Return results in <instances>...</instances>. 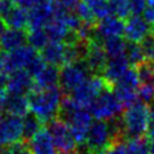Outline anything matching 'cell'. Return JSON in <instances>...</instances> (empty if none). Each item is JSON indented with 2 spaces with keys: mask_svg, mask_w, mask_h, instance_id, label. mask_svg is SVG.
Returning a JSON list of instances; mask_svg holds the SVG:
<instances>
[{
  "mask_svg": "<svg viewBox=\"0 0 154 154\" xmlns=\"http://www.w3.org/2000/svg\"><path fill=\"white\" fill-rule=\"evenodd\" d=\"M1 154H31L28 147L26 141H17L14 143L7 144Z\"/></svg>",
  "mask_w": 154,
  "mask_h": 154,
  "instance_id": "cell-32",
  "label": "cell"
},
{
  "mask_svg": "<svg viewBox=\"0 0 154 154\" xmlns=\"http://www.w3.org/2000/svg\"><path fill=\"white\" fill-rule=\"evenodd\" d=\"M143 14H144L143 18H144L148 23L152 24V23L154 22V1L147 0V7H146Z\"/></svg>",
  "mask_w": 154,
  "mask_h": 154,
  "instance_id": "cell-37",
  "label": "cell"
},
{
  "mask_svg": "<svg viewBox=\"0 0 154 154\" xmlns=\"http://www.w3.org/2000/svg\"><path fill=\"white\" fill-rule=\"evenodd\" d=\"M34 83L37 88H52L59 83V69L55 65L46 64L35 76Z\"/></svg>",
  "mask_w": 154,
  "mask_h": 154,
  "instance_id": "cell-19",
  "label": "cell"
},
{
  "mask_svg": "<svg viewBox=\"0 0 154 154\" xmlns=\"http://www.w3.org/2000/svg\"><path fill=\"white\" fill-rule=\"evenodd\" d=\"M46 65V63H45V60L41 58V55H37L29 65H28V67H26V70L30 72V75L34 77L43 66Z\"/></svg>",
  "mask_w": 154,
  "mask_h": 154,
  "instance_id": "cell-36",
  "label": "cell"
},
{
  "mask_svg": "<svg viewBox=\"0 0 154 154\" xmlns=\"http://www.w3.org/2000/svg\"><path fill=\"white\" fill-rule=\"evenodd\" d=\"M152 32V25L143 17L132 14L128 17L124 25V36L125 40L134 43H140L144 37Z\"/></svg>",
  "mask_w": 154,
  "mask_h": 154,
  "instance_id": "cell-12",
  "label": "cell"
},
{
  "mask_svg": "<svg viewBox=\"0 0 154 154\" xmlns=\"http://www.w3.org/2000/svg\"><path fill=\"white\" fill-rule=\"evenodd\" d=\"M103 154H128L125 140H117L111 143V146L105 150Z\"/></svg>",
  "mask_w": 154,
  "mask_h": 154,
  "instance_id": "cell-33",
  "label": "cell"
},
{
  "mask_svg": "<svg viewBox=\"0 0 154 154\" xmlns=\"http://www.w3.org/2000/svg\"><path fill=\"white\" fill-rule=\"evenodd\" d=\"M31 154H57V148L47 128H41L31 138L26 141Z\"/></svg>",
  "mask_w": 154,
  "mask_h": 154,
  "instance_id": "cell-15",
  "label": "cell"
},
{
  "mask_svg": "<svg viewBox=\"0 0 154 154\" xmlns=\"http://www.w3.org/2000/svg\"><path fill=\"white\" fill-rule=\"evenodd\" d=\"M1 119H2V114H1V111H0V122H1Z\"/></svg>",
  "mask_w": 154,
  "mask_h": 154,
  "instance_id": "cell-47",
  "label": "cell"
},
{
  "mask_svg": "<svg viewBox=\"0 0 154 154\" xmlns=\"http://www.w3.org/2000/svg\"><path fill=\"white\" fill-rule=\"evenodd\" d=\"M148 143H149V152L150 154H154V131L149 132V138H148Z\"/></svg>",
  "mask_w": 154,
  "mask_h": 154,
  "instance_id": "cell-43",
  "label": "cell"
},
{
  "mask_svg": "<svg viewBox=\"0 0 154 154\" xmlns=\"http://www.w3.org/2000/svg\"><path fill=\"white\" fill-rule=\"evenodd\" d=\"M152 1H154V0H152Z\"/></svg>",
  "mask_w": 154,
  "mask_h": 154,
  "instance_id": "cell-49",
  "label": "cell"
},
{
  "mask_svg": "<svg viewBox=\"0 0 154 154\" xmlns=\"http://www.w3.org/2000/svg\"><path fill=\"white\" fill-rule=\"evenodd\" d=\"M26 36L28 34L24 31V29L7 28L0 37V49L10 52L18 48L26 42Z\"/></svg>",
  "mask_w": 154,
  "mask_h": 154,
  "instance_id": "cell-17",
  "label": "cell"
},
{
  "mask_svg": "<svg viewBox=\"0 0 154 154\" xmlns=\"http://www.w3.org/2000/svg\"><path fill=\"white\" fill-rule=\"evenodd\" d=\"M64 49L65 42L59 41H48L43 48H41V58L46 64L51 65H64Z\"/></svg>",
  "mask_w": 154,
  "mask_h": 154,
  "instance_id": "cell-18",
  "label": "cell"
},
{
  "mask_svg": "<svg viewBox=\"0 0 154 154\" xmlns=\"http://www.w3.org/2000/svg\"><path fill=\"white\" fill-rule=\"evenodd\" d=\"M129 6L131 14L140 16L141 13L144 12L147 7V0H129Z\"/></svg>",
  "mask_w": 154,
  "mask_h": 154,
  "instance_id": "cell-34",
  "label": "cell"
},
{
  "mask_svg": "<svg viewBox=\"0 0 154 154\" xmlns=\"http://www.w3.org/2000/svg\"><path fill=\"white\" fill-rule=\"evenodd\" d=\"M90 71L83 60L63 65L59 70V83L60 89L64 94H70L75 88L82 84L90 77Z\"/></svg>",
  "mask_w": 154,
  "mask_h": 154,
  "instance_id": "cell-5",
  "label": "cell"
},
{
  "mask_svg": "<svg viewBox=\"0 0 154 154\" xmlns=\"http://www.w3.org/2000/svg\"><path fill=\"white\" fill-rule=\"evenodd\" d=\"M42 122L34 114H26L23 117V137L24 141H28L41 128H42Z\"/></svg>",
  "mask_w": 154,
  "mask_h": 154,
  "instance_id": "cell-24",
  "label": "cell"
},
{
  "mask_svg": "<svg viewBox=\"0 0 154 154\" xmlns=\"http://www.w3.org/2000/svg\"><path fill=\"white\" fill-rule=\"evenodd\" d=\"M152 31H153V32H154V22H153V23H152Z\"/></svg>",
  "mask_w": 154,
  "mask_h": 154,
  "instance_id": "cell-46",
  "label": "cell"
},
{
  "mask_svg": "<svg viewBox=\"0 0 154 154\" xmlns=\"http://www.w3.org/2000/svg\"><path fill=\"white\" fill-rule=\"evenodd\" d=\"M7 114L24 117L29 112V102L25 95H16V94H7L4 109Z\"/></svg>",
  "mask_w": 154,
  "mask_h": 154,
  "instance_id": "cell-20",
  "label": "cell"
},
{
  "mask_svg": "<svg viewBox=\"0 0 154 154\" xmlns=\"http://www.w3.org/2000/svg\"><path fill=\"white\" fill-rule=\"evenodd\" d=\"M26 97L29 102V111H31L42 123H48L58 117L63 99V91L60 88L34 87Z\"/></svg>",
  "mask_w": 154,
  "mask_h": 154,
  "instance_id": "cell-1",
  "label": "cell"
},
{
  "mask_svg": "<svg viewBox=\"0 0 154 154\" xmlns=\"http://www.w3.org/2000/svg\"><path fill=\"white\" fill-rule=\"evenodd\" d=\"M149 105L143 101H136L120 116L123 132L126 140L142 137L148 130Z\"/></svg>",
  "mask_w": 154,
  "mask_h": 154,
  "instance_id": "cell-3",
  "label": "cell"
},
{
  "mask_svg": "<svg viewBox=\"0 0 154 154\" xmlns=\"http://www.w3.org/2000/svg\"><path fill=\"white\" fill-rule=\"evenodd\" d=\"M43 29H45L49 41L65 42L67 36L71 32V30L67 28L65 22L60 17H55V16L45 25Z\"/></svg>",
  "mask_w": 154,
  "mask_h": 154,
  "instance_id": "cell-21",
  "label": "cell"
},
{
  "mask_svg": "<svg viewBox=\"0 0 154 154\" xmlns=\"http://www.w3.org/2000/svg\"><path fill=\"white\" fill-rule=\"evenodd\" d=\"M124 25L125 23L123 22L122 18L113 14H108L99 19V22H96L94 26L95 38L102 42V40L108 37L122 36L124 34Z\"/></svg>",
  "mask_w": 154,
  "mask_h": 154,
  "instance_id": "cell-11",
  "label": "cell"
},
{
  "mask_svg": "<svg viewBox=\"0 0 154 154\" xmlns=\"http://www.w3.org/2000/svg\"><path fill=\"white\" fill-rule=\"evenodd\" d=\"M83 146H84V144H83ZM77 154H90V153L87 150V148H85V147H84V152H81V150H79V148L77 147Z\"/></svg>",
  "mask_w": 154,
  "mask_h": 154,
  "instance_id": "cell-45",
  "label": "cell"
},
{
  "mask_svg": "<svg viewBox=\"0 0 154 154\" xmlns=\"http://www.w3.org/2000/svg\"><path fill=\"white\" fill-rule=\"evenodd\" d=\"M107 87H111V85L103 79L102 76L94 75V76H90L88 79H85L77 88H75L70 93V96L79 106L88 108L90 102Z\"/></svg>",
  "mask_w": 154,
  "mask_h": 154,
  "instance_id": "cell-7",
  "label": "cell"
},
{
  "mask_svg": "<svg viewBox=\"0 0 154 154\" xmlns=\"http://www.w3.org/2000/svg\"><path fill=\"white\" fill-rule=\"evenodd\" d=\"M140 46L143 51L146 60L154 63V32L152 31L147 37H144L140 42Z\"/></svg>",
  "mask_w": 154,
  "mask_h": 154,
  "instance_id": "cell-31",
  "label": "cell"
},
{
  "mask_svg": "<svg viewBox=\"0 0 154 154\" xmlns=\"http://www.w3.org/2000/svg\"><path fill=\"white\" fill-rule=\"evenodd\" d=\"M38 55L37 49H35L30 45H22L18 48H14L13 51L7 52V59H8V69L10 73L14 70L19 69H26L28 65Z\"/></svg>",
  "mask_w": 154,
  "mask_h": 154,
  "instance_id": "cell-14",
  "label": "cell"
},
{
  "mask_svg": "<svg viewBox=\"0 0 154 154\" xmlns=\"http://www.w3.org/2000/svg\"><path fill=\"white\" fill-rule=\"evenodd\" d=\"M88 7L91 10L96 19H101L109 13V7H108V0H83Z\"/></svg>",
  "mask_w": 154,
  "mask_h": 154,
  "instance_id": "cell-29",
  "label": "cell"
},
{
  "mask_svg": "<svg viewBox=\"0 0 154 154\" xmlns=\"http://www.w3.org/2000/svg\"><path fill=\"white\" fill-rule=\"evenodd\" d=\"M120 140L119 129L114 120H100L90 124L84 147L90 154H103L113 141Z\"/></svg>",
  "mask_w": 154,
  "mask_h": 154,
  "instance_id": "cell-2",
  "label": "cell"
},
{
  "mask_svg": "<svg viewBox=\"0 0 154 154\" xmlns=\"http://www.w3.org/2000/svg\"><path fill=\"white\" fill-rule=\"evenodd\" d=\"M109 13L122 19L128 18L130 14L129 0H108Z\"/></svg>",
  "mask_w": 154,
  "mask_h": 154,
  "instance_id": "cell-28",
  "label": "cell"
},
{
  "mask_svg": "<svg viewBox=\"0 0 154 154\" xmlns=\"http://www.w3.org/2000/svg\"><path fill=\"white\" fill-rule=\"evenodd\" d=\"M125 58L128 59L129 64H131V66H134V67L146 60L140 43H134V42H129V41L126 43Z\"/></svg>",
  "mask_w": 154,
  "mask_h": 154,
  "instance_id": "cell-25",
  "label": "cell"
},
{
  "mask_svg": "<svg viewBox=\"0 0 154 154\" xmlns=\"http://www.w3.org/2000/svg\"><path fill=\"white\" fill-rule=\"evenodd\" d=\"M148 130L149 132L154 131V103L149 106V117H148Z\"/></svg>",
  "mask_w": 154,
  "mask_h": 154,
  "instance_id": "cell-41",
  "label": "cell"
},
{
  "mask_svg": "<svg viewBox=\"0 0 154 154\" xmlns=\"http://www.w3.org/2000/svg\"><path fill=\"white\" fill-rule=\"evenodd\" d=\"M128 41L124 40L122 36H113L102 40V47L108 58H116L125 55Z\"/></svg>",
  "mask_w": 154,
  "mask_h": 154,
  "instance_id": "cell-23",
  "label": "cell"
},
{
  "mask_svg": "<svg viewBox=\"0 0 154 154\" xmlns=\"http://www.w3.org/2000/svg\"><path fill=\"white\" fill-rule=\"evenodd\" d=\"M7 81H8L7 73L0 71V93L1 91H7L6 90V88H7Z\"/></svg>",
  "mask_w": 154,
  "mask_h": 154,
  "instance_id": "cell-42",
  "label": "cell"
},
{
  "mask_svg": "<svg viewBox=\"0 0 154 154\" xmlns=\"http://www.w3.org/2000/svg\"><path fill=\"white\" fill-rule=\"evenodd\" d=\"M75 12L76 14L79 17V19L85 23V24H90V25H95L97 19L96 17L94 16V13L91 12V10L88 7V5L83 1V0H79L76 8H75Z\"/></svg>",
  "mask_w": 154,
  "mask_h": 154,
  "instance_id": "cell-30",
  "label": "cell"
},
{
  "mask_svg": "<svg viewBox=\"0 0 154 154\" xmlns=\"http://www.w3.org/2000/svg\"><path fill=\"white\" fill-rule=\"evenodd\" d=\"M35 87L34 77L26 69H19L11 72L7 81V93L16 95H28Z\"/></svg>",
  "mask_w": 154,
  "mask_h": 154,
  "instance_id": "cell-13",
  "label": "cell"
},
{
  "mask_svg": "<svg viewBox=\"0 0 154 154\" xmlns=\"http://www.w3.org/2000/svg\"><path fill=\"white\" fill-rule=\"evenodd\" d=\"M6 26L16 28V29H24L28 26V11L20 6L13 5L10 12L2 18Z\"/></svg>",
  "mask_w": 154,
  "mask_h": 154,
  "instance_id": "cell-22",
  "label": "cell"
},
{
  "mask_svg": "<svg viewBox=\"0 0 154 154\" xmlns=\"http://www.w3.org/2000/svg\"><path fill=\"white\" fill-rule=\"evenodd\" d=\"M13 2L11 0H0V18L2 19L8 12L13 7Z\"/></svg>",
  "mask_w": 154,
  "mask_h": 154,
  "instance_id": "cell-39",
  "label": "cell"
},
{
  "mask_svg": "<svg viewBox=\"0 0 154 154\" xmlns=\"http://www.w3.org/2000/svg\"><path fill=\"white\" fill-rule=\"evenodd\" d=\"M125 144H126L128 154H150L148 138H146L144 136L129 138Z\"/></svg>",
  "mask_w": 154,
  "mask_h": 154,
  "instance_id": "cell-26",
  "label": "cell"
},
{
  "mask_svg": "<svg viewBox=\"0 0 154 154\" xmlns=\"http://www.w3.org/2000/svg\"><path fill=\"white\" fill-rule=\"evenodd\" d=\"M55 6L52 0H40L36 5L29 8L28 12V28H45V25L54 17Z\"/></svg>",
  "mask_w": 154,
  "mask_h": 154,
  "instance_id": "cell-9",
  "label": "cell"
},
{
  "mask_svg": "<svg viewBox=\"0 0 154 154\" xmlns=\"http://www.w3.org/2000/svg\"><path fill=\"white\" fill-rule=\"evenodd\" d=\"M1 152H2V149H1V143H0V154H1Z\"/></svg>",
  "mask_w": 154,
  "mask_h": 154,
  "instance_id": "cell-48",
  "label": "cell"
},
{
  "mask_svg": "<svg viewBox=\"0 0 154 154\" xmlns=\"http://www.w3.org/2000/svg\"><path fill=\"white\" fill-rule=\"evenodd\" d=\"M123 106L116 96L112 87L105 88L88 106L90 114L100 120H111L120 116Z\"/></svg>",
  "mask_w": 154,
  "mask_h": 154,
  "instance_id": "cell-4",
  "label": "cell"
},
{
  "mask_svg": "<svg viewBox=\"0 0 154 154\" xmlns=\"http://www.w3.org/2000/svg\"><path fill=\"white\" fill-rule=\"evenodd\" d=\"M52 1L57 8L65 11H75L79 0H52Z\"/></svg>",
  "mask_w": 154,
  "mask_h": 154,
  "instance_id": "cell-35",
  "label": "cell"
},
{
  "mask_svg": "<svg viewBox=\"0 0 154 154\" xmlns=\"http://www.w3.org/2000/svg\"><path fill=\"white\" fill-rule=\"evenodd\" d=\"M23 138V118L7 114L0 122V143L11 144Z\"/></svg>",
  "mask_w": 154,
  "mask_h": 154,
  "instance_id": "cell-10",
  "label": "cell"
},
{
  "mask_svg": "<svg viewBox=\"0 0 154 154\" xmlns=\"http://www.w3.org/2000/svg\"><path fill=\"white\" fill-rule=\"evenodd\" d=\"M129 61L125 58V55L116 57V58H108L107 64L105 66V70L102 72L103 79L113 87V84L122 77V75L129 69Z\"/></svg>",
  "mask_w": 154,
  "mask_h": 154,
  "instance_id": "cell-16",
  "label": "cell"
},
{
  "mask_svg": "<svg viewBox=\"0 0 154 154\" xmlns=\"http://www.w3.org/2000/svg\"><path fill=\"white\" fill-rule=\"evenodd\" d=\"M108 57L102 47V42L93 38L85 46V52L83 57V61L88 66L89 71L93 75H102L105 66L107 64Z\"/></svg>",
  "mask_w": 154,
  "mask_h": 154,
  "instance_id": "cell-8",
  "label": "cell"
},
{
  "mask_svg": "<svg viewBox=\"0 0 154 154\" xmlns=\"http://www.w3.org/2000/svg\"><path fill=\"white\" fill-rule=\"evenodd\" d=\"M14 5L20 6L23 8H31L34 5H36L40 0H11Z\"/></svg>",
  "mask_w": 154,
  "mask_h": 154,
  "instance_id": "cell-40",
  "label": "cell"
},
{
  "mask_svg": "<svg viewBox=\"0 0 154 154\" xmlns=\"http://www.w3.org/2000/svg\"><path fill=\"white\" fill-rule=\"evenodd\" d=\"M5 29H6V24H5V22L0 18V37H1V35H2V32L5 31Z\"/></svg>",
  "mask_w": 154,
  "mask_h": 154,
  "instance_id": "cell-44",
  "label": "cell"
},
{
  "mask_svg": "<svg viewBox=\"0 0 154 154\" xmlns=\"http://www.w3.org/2000/svg\"><path fill=\"white\" fill-rule=\"evenodd\" d=\"M47 130L59 153H64V154L76 153L77 142L72 136L71 130L66 124V122L57 117L47 123Z\"/></svg>",
  "mask_w": 154,
  "mask_h": 154,
  "instance_id": "cell-6",
  "label": "cell"
},
{
  "mask_svg": "<svg viewBox=\"0 0 154 154\" xmlns=\"http://www.w3.org/2000/svg\"><path fill=\"white\" fill-rule=\"evenodd\" d=\"M26 41L35 49H41V48H43V46L49 40H48V36H47L43 28H36V29H30L29 30L28 36H26Z\"/></svg>",
  "mask_w": 154,
  "mask_h": 154,
  "instance_id": "cell-27",
  "label": "cell"
},
{
  "mask_svg": "<svg viewBox=\"0 0 154 154\" xmlns=\"http://www.w3.org/2000/svg\"><path fill=\"white\" fill-rule=\"evenodd\" d=\"M0 71L5 73H10L8 69V59H7V52L0 49Z\"/></svg>",
  "mask_w": 154,
  "mask_h": 154,
  "instance_id": "cell-38",
  "label": "cell"
}]
</instances>
